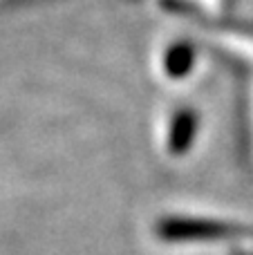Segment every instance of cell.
I'll list each match as a JSON object with an SVG mask.
<instances>
[{
    "mask_svg": "<svg viewBox=\"0 0 253 255\" xmlns=\"http://www.w3.org/2000/svg\"><path fill=\"white\" fill-rule=\"evenodd\" d=\"M193 65V49L188 45H173L166 54V74L184 76Z\"/></svg>",
    "mask_w": 253,
    "mask_h": 255,
    "instance_id": "cell-2",
    "label": "cell"
},
{
    "mask_svg": "<svg viewBox=\"0 0 253 255\" xmlns=\"http://www.w3.org/2000/svg\"><path fill=\"white\" fill-rule=\"evenodd\" d=\"M193 130H195V117H193L191 112L177 115L173 134H170V148H173V152H182V150H186L188 145H191Z\"/></svg>",
    "mask_w": 253,
    "mask_h": 255,
    "instance_id": "cell-1",
    "label": "cell"
}]
</instances>
